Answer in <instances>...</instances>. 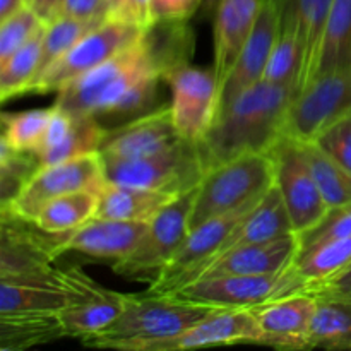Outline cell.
<instances>
[{"label": "cell", "mask_w": 351, "mask_h": 351, "mask_svg": "<svg viewBox=\"0 0 351 351\" xmlns=\"http://www.w3.org/2000/svg\"><path fill=\"white\" fill-rule=\"evenodd\" d=\"M163 77L151 62L143 38L57 91L55 105L72 115L125 119L153 112Z\"/></svg>", "instance_id": "1"}, {"label": "cell", "mask_w": 351, "mask_h": 351, "mask_svg": "<svg viewBox=\"0 0 351 351\" xmlns=\"http://www.w3.org/2000/svg\"><path fill=\"white\" fill-rule=\"evenodd\" d=\"M295 86L261 79L223 106L215 122L195 143L206 171L245 154L269 153L285 136Z\"/></svg>", "instance_id": "2"}, {"label": "cell", "mask_w": 351, "mask_h": 351, "mask_svg": "<svg viewBox=\"0 0 351 351\" xmlns=\"http://www.w3.org/2000/svg\"><path fill=\"white\" fill-rule=\"evenodd\" d=\"M215 308L218 307L185 302L171 295L123 293V308L119 317L81 341L89 348L143 351L151 343L182 335Z\"/></svg>", "instance_id": "3"}, {"label": "cell", "mask_w": 351, "mask_h": 351, "mask_svg": "<svg viewBox=\"0 0 351 351\" xmlns=\"http://www.w3.org/2000/svg\"><path fill=\"white\" fill-rule=\"evenodd\" d=\"M274 185L271 153L245 154L206 171L191 213V230L213 218L252 208Z\"/></svg>", "instance_id": "4"}, {"label": "cell", "mask_w": 351, "mask_h": 351, "mask_svg": "<svg viewBox=\"0 0 351 351\" xmlns=\"http://www.w3.org/2000/svg\"><path fill=\"white\" fill-rule=\"evenodd\" d=\"M101 161L106 182L167 192L171 195H182L192 191L204 177L197 147L191 141L151 156Z\"/></svg>", "instance_id": "5"}, {"label": "cell", "mask_w": 351, "mask_h": 351, "mask_svg": "<svg viewBox=\"0 0 351 351\" xmlns=\"http://www.w3.org/2000/svg\"><path fill=\"white\" fill-rule=\"evenodd\" d=\"M199 187V185H197ZM197 187L168 202L149 221L146 235L132 254L113 263V271L129 280L154 283L191 232V213Z\"/></svg>", "instance_id": "6"}, {"label": "cell", "mask_w": 351, "mask_h": 351, "mask_svg": "<svg viewBox=\"0 0 351 351\" xmlns=\"http://www.w3.org/2000/svg\"><path fill=\"white\" fill-rule=\"evenodd\" d=\"M300 280L291 266L273 274H230L199 278L178 288L171 297L223 308H254L276 298L302 293Z\"/></svg>", "instance_id": "7"}, {"label": "cell", "mask_w": 351, "mask_h": 351, "mask_svg": "<svg viewBox=\"0 0 351 351\" xmlns=\"http://www.w3.org/2000/svg\"><path fill=\"white\" fill-rule=\"evenodd\" d=\"M143 34L144 29L136 24L105 19L86 36H82L64 57L50 65L36 81L31 82L24 95H47L60 91L65 84L136 45L141 41Z\"/></svg>", "instance_id": "8"}, {"label": "cell", "mask_w": 351, "mask_h": 351, "mask_svg": "<svg viewBox=\"0 0 351 351\" xmlns=\"http://www.w3.org/2000/svg\"><path fill=\"white\" fill-rule=\"evenodd\" d=\"M106 177L99 153L84 154L74 160L41 167L27 180L23 191L2 211L12 213L24 221H33L40 209L60 195L77 191L98 192L105 187Z\"/></svg>", "instance_id": "9"}, {"label": "cell", "mask_w": 351, "mask_h": 351, "mask_svg": "<svg viewBox=\"0 0 351 351\" xmlns=\"http://www.w3.org/2000/svg\"><path fill=\"white\" fill-rule=\"evenodd\" d=\"M351 112V62L317 75L297 93L285 122V136L314 141L326 127Z\"/></svg>", "instance_id": "10"}, {"label": "cell", "mask_w": 351, "mask_h": 351, "mask_svg": "<svg viewBox=\"0 0 351 351\" xmlns=\"http://www.w3.org/2000/svg\"><path fill=\"white\" fill-rule=\"evenodd\" d=\"M269 153L274 161V184L280 189L293 232H304L328 213L329 206L315 184L300 141L283 136Z\"/></svg>", "instance_id": "11"}, {"label": "cell", "mask_w": 351, "mask_h": 351, "mask_svg": "<svg viewBox=\"0 0 351 351\" xmlns=\"http://www.w3.org/2000/svg\"><path fill=\"white\" fill-rule=\"evenodd\" d=\"M256 206H252V208H256ZM252 208L239 209V211L219 216V218H213L192 228L189 235L185 237L184 243L178 247L175 256L163 267L158 280L151 283L147 291L156 295H170L178 288L197 280L202 271L206 269V266L219 252L223 242L232 233L237 223Z\"/></svg>", "instance_id": "12"}, {"label": "cell", "mask_w": 351, "mask_h": 351, "mask_svg": "<svg viewBox=\"0 0 351 351\" xmlns=\"http://www.w3.org/2000/svg\"><path fill=\"white\" fill-rule=\"evenodd\" d=\"M165 82L171 89V117L184 139L199 143L218 112L219 84L215 69L187 64L170 72Z\"/></svg>", "instance_id": "13"}, {"label": "cell", "mask_w": 351, "mask_h": 351, "mask_svg": "<svg viewBox=\"0 0 351 351\" xmlns=\"http://www.w3.org/2000/svg\"><path fill=\"white\" fill-rule=\"evenodd\" d=\"M185 141L175 127L171 106L165 103L117 129H108L98 153L101 160H136L171 149Z\"/></svg>", "instance_id": "14"}, {"label": "cell", "mask_w": 351, "mask_h": 351, "mask_svg": "<svg viewBox=\"0 0 351 351\" xmlns=\"http://www.w3.org/2000/svg\"><path fill=\"white\" fill-rule=\"evenodd\" d=\"M225 345H263V331L252 308L218 307L182 335L151 343L143 351H182Z\"/></svg>", "instance_id": "15"}, {"label": "cell", "mask_w": 351, "mask_h": 351, "mask_svg": "<svg viewBox=\"0 0 351 351\" xmlns=\"http://www.w3.org/2000/svg\"><path fill=\"white\" fill-rule=\"evenodd\" d=\"M149 228V221L91 218L71 233L58 237L53 257L65 252H77L99 261L123 259L136 250Z\"/></svg>", "instance_id": "16"}, {"label": "cell", "mask_w": 351, "mask_h": 351, "mask_svg": "<svg viewBox=\"0 0 351 351\" xmlns=\"http://www.w3.org/2000/svg\"><path fill=\"white\" fill-rule=\"evenodd\" d=\"M280 36V9L276 0H261L256 24L233 65L232 72L219 86L218 112L235 96L261 81L274 43ZM216 112V113H218Z\"/></svg>", "instance_id": "17"}, {"label": "cell", "mask_w": 351, "mask_h": 351, "mask_svg": "<svg viewBox=\"0 0 351 351\" xmlns=\"http://www.w3.org/2000/svg\"><path fill=\"white\" fill-rule=\"evenodd\" d=\"M315 305L314 295L302 291L254 307L263 331V345L281 350H311L308 329Z\"/></svg>", "instance_id": "18"}, {"label": "cell", "mask_w": 351, "mask_h": 351, "mask_svg": "<svg viewBox=\"0 0 351 351\" xmlns=\"http://www.w3.org/2000/svg\"><path fill=\"white\" fill-rule=\"evenodd\" d=\"M280 9V31L297 36L302 50L297 93L315 79L319 47L332 0H276Z\"/></svg>", "instance_id": "19"}, {"label": "cell", "mask_w": 351, "mask_h": 351, "mask_svg": "<svg viewBox=\"0 0 351 351\" xmlns=\"http://www.w3.org/2000/svg\"><path fill=\"white\" fill-rule=\"evenodd\" d=\"M298 254V240L295 233L235 247L216 257L199 278L230 276V274H273L285 271L293 264ZM197 278V280H199Z\"/></svg>", "instance_id": "20"}, {"label": "cell", "mask_w": 351, "mask_h": 351, "mask_svg": "<svg viewBox=\"0 0 351 351\" xmlns=\"http://www.w3.org/2000/svg\"><path fill=\"white\" fill-rule=\"evenodd\" d=\"M261 9V0H219L215 10V69L221 86L232 72Z\"/></svg>", "instance_id": "21"}, {"label": "cell", "mask_w": 351, "mask_h": 351, "mask_svg": "<svg viewBox=\"0 0 351 351\" xmlns=\"http://www.w3.org/2000/svg\"><path fill=\"white\" fill-rule=\"evenodd\" d=\"M290 233H295L293 225H291L288 209L280 194V189L274 184L273 187L264 194V197L261 199L259 204H257L256 208L250 209V211L237 223L235 228L232 230V233H230V235L226 237L225 242H223L221 249L216 254V257L228 252V250L235 249V247L249 245V243L257 242H267V240L280 239V237L290 235Z\"/></svg>", "instance_id": "22"}, {"label": "cell", "mask_w": 351, "mask_h": 351, "mask_svg": "<svg viewBox=\"0 0 351 351\" xmlns=\"http://www.w3.org/2000/svg\"><path fill=\"white\" fill-rule=\"evenodd\" d=\"M143 43L151 62L165 81L170 72L191 64V58L194 57L195 36L189 21L160 19L144 29Z\"/></svg>", "instance_id": "23"}, {"label": "cell", "mask_w": 351, "mask_h": 351, "mask_svg": "<svg viewBox=\"0 0 351 351\" xmlns=\"http://www.w3.org/2000/svg\"><path fill=\"white\" fill-rule=\"evenodd\" d=\"M175 197L178 195L106 182L98 194L95 218L151 221Z\"/></svg>", "instance_id": "24"}, {"label": "cell", "mask_w": 351, "mask_h": 351, "mask_svg": "<svg viewBox=\"0 0 351 351\" xmlns=\"http://www.w3.org/2000/svg\"><path fill=\"white\" fill-rule=\"evenodd\" d=\"M67 338L60 312L0 314V350H26Z\"/></svg>", "instance_id": "25"}, {"label": "cell", "mask_w": 351, "mask_h": 351, "mask_svg": "<svg viewBox=\"0 0 351 351\" xmlns=\"http://www.w3.org/2000/svg\"><path fill=\"white\" fill-rule=\"evenodd\" d=\"M317 305L308 329V348L351 350V300L314 295Z\"/></svg>", "instance_id": "26"}, {"label": "cell", "mask_w": 351, "mask_h": 351, "mask_svg": "<svg viewBox=\"0 0 351 351\" xmlns=\"http://www.w3.org/2000/svg\"><path fill=\"white\" fill-rule=\"evenodd\" d=\"M123 308V293L101 288L86 300L75 302L60 312L67 338H86L112 324Z\"/></svg>", "instance_id": "27"}, {"label": "cell", "mask_w": 351, "mask_h": 351, "mask_svg": "<svg viewBox=\"0 0 351 351\" xmlns=\"http://www.w3.org/2000/svg\"><path fill=\"white\" fill-rule=\"evenodd\" d=\"M96 208H98V192H71L45 204L31 223L45 233L64 235L95 218Z\"/></svg>", "instance_id": "28"}, {"label": "cell", "mask_w": 351, "mask_h": 351, "mask_svg": "<svg viewBox=\"0 0 351 351\" xmlns=\"http://www.w3.org/2000/svg\"><path fill=\"white\" fill-rule=\"evenodd\" d=\"M75 302H79L75 295L60 288L0 281V314L62 312Z\"/></svg>", "instance_id": "29"}, {"label": "cell", "mask_w": 351, "mask_h": 351, "mask_svg": "<svg viewBox=\"0 0 351 351\" xmlns=\"http://www.w3.org/2000/svg\"><path fill=\"white\" fill-rule=\"evenodd\" d=\"M351 62V0H332L319 47L315 77Z\"/></svg>", "instance_id": "30"}, {"label": "cell", "mask_w": 351, "mask_h": 351, "mask_svg": "<svg viewBox=\"0 0 351 351\" xmlns=\"http://www.w3.org/2000/svg\"><path fill=\"white\" fill-rule=\"evenodd\" d=\"M319 191L329 208L351 202V171L326 153L315 141H300Z\"/></svg>", "instance_id": "31"}, {"label": "cell", "mask_w": 351, "mask_h": 351, "mask_svg": "<svg viewBox=\"0 0 351 351\" xmlns=\"http://www.w3.org/2000/svg\"><path fill=\"white\" fill-rule=\"evenodd\" d=\"M351 264V237L335 240L331 243L317 247L305 256L297 257L291 264V269L300 280L302 287L308 288L315 283L329 280Z\"/></svg>", "instance_id": "32"}, {"label": "cell", "mask_w": 351, "mask_h": 351, "mask_svg": "<svg viewBox=\"0 0 351 351\" xmlns=\"http://www.w3.org/2000/svg\"><path fill=\"white\" fill-rule=\"evenodd\" d=\"M47 26L41 27L31 40H27L19 50L14 51L5 62L0 64V99L2 101L23 95L27 84L36 75Z\"/></svg>", "instance_id": "33"}, {"label": "cell", "mask_w": 351, "mask_h": 351, "mask_svg": "<svg viewBox=\"0 0 351 351\" xmlns=\"http://www.w3.org/2000/svg\"><path fill=\"white\" fill-rule=\"evenodd\" d=\"M106 132L108 129L96 117L74 115V125H72L69 136L57 147L36 158L41 167H48V165L74 160V158L84 156V154L98 153Z\"/></svg>", "instance_id": "34"}, {"label": "cell", "mask_w": 351, "mask_h": 351, "mask_svg": "<svg viewBox=\"0 0 351 351\" xmlns=\"http://www.w3.org/2000/svg\"><path fill=\"white\" fill-rule=\"evenodd\" d=\"M98 24L99 23L74 19V17L69 16H60L58 19H55L53 23L48 24L47 31H45L43 43H41V53L40 62H38L36 75H34V79L31 82L36 81L50 65H53L58 58L64 57V55L67 53L82 36H86L89 31L95 29ZM24 91H26V89H24Z\"/></svg>", "instance_id": "35"}, {"label": "cell", "mask_w": 351, "mask_h": 351, "mask_svg": "<svg viewBox=\"0 0 351 351\" xmlns=\"http://www.w3.org/2000/svg\"><path fill=\"white\" fill-rule=\"evenodd\" d=\"M50 117L51 106L26 110L19 113H3L2 139L14 149L34 154L43 141Z\"/></svg>", "instance_id": "36"}, {"label": "cell", "mask_w": 351, "mask_h": 351, "mask_svg": "<svg viewBox=\"0 0 351 351\" xmlns=\"http://www.w3.org/2000/svg\"><path fill=\"white\" fill-rule=\"evenodd\" d=\"M41 168L36 154L17 151L0 139V187L2 206L9 204L19 195L24 185Z\"/></svg>", "instance_id": "37"}, {"label": "cell", "mask_w": 351, "mask_h": 351, "mask_svg": "<svg viewBox=\"0 0 351 351\" xmlns=\"http://www.w3.org/2000/svg\"><path fill=\"white\" fill-rule=\"evenodd\" d=\"M298 240L297 257L312 252L317 247L331 243L335 240L351 237V202L329 208L328 213L311 228L295 233Z\"/></svg>", "instance_id": "38"}, {"label": "cell", "mask_w": 351, "mask_h": 351, "mask_svg": "<svg viewBox=\"0 0 351 351\" xmlns=\"http://www.w3.org/2000/svg\"><path fill=\"white\" fill-rule=\"evenodd\" d=\"M302 50L297 36L288 31H280L273 51L267 60L263 79L276 84L295 86L297 89L298 74H300Z\"/></svg>", "instance_id": "39"}, {"label": "cell", "mask_w": 351, "mask_h": 351, "mask_svg": "<svg viewBox=\"0 0 351 351\" xmlns=\"http://www.w3.org/2000/svg\"><path fill=\"white\" fill-rule=\"evenodd\" d=\"M43 26L47 24L27 5H21L7 19L0 21V64L19 50Z\"/></svg>", "instance_id": "40"}, {"label": "cell", "mask_w": 351, "mask_h": 351, "mask_svg": "<svg viewBox=\"0 0 351 351\" xmlns=\"http://www.w3.org/2000/svg\"><path fill=\"white\" fill-rule=\"evenodd\" d=\"M314 141L326 153L331 154L338 163L351 171V112L345 113L336 122L326 127Z\"/></svg>", "instance_id": "41"}, {"label": "cell", "mask_w": 351, "mask_h": 351, "mask_svg": "<svg viewBox=\"0 0 351 351\" xmlns=\"http://www.w3.org/2000/svg\"><path fill=\"white\" fill-rule=\"evenodd\" d=\"M106 19L136 24L146 29L154 23L153 0H120L112 10H108Z\"/></svg>", "instance_id": "42"}, {"label": "cell", "mask_w": 351, "mask_h": 351, "mask_svg": "<svg viewBox=\"0 0 351 351\" xmlns=\"http://www.w3.org/2000/svg\"><path fill=\"white\" fill-rule=\"evenodd\" d=\"M106 0H64L62 7V16L93 23H103L106 19Z\"/></svg>", "instance_id": "43"}, {"label": "cell", "mask_w": 351, "mask_h": 351, "mask_svg": "<svg viewBox=\"0 0 351 351\" xmlns=\"http://www.w3.org/2000/svg\"><path fill=\"white\" fill-rule=\"evenodd\" d=\"M202 0H153L154 21L160 19H185L189 21L197 9Z\"/></svg>", "instance_id": "44"}, {"label": "cell", "mask_w": 351, "mask_h": 351, "mask_svg": "<svg viewBox=\"0 0 351 351\" xmlns=\"http://www.w3.org/2000/svg\"><path fill=\"white\" fill-rule=\"evenodd\" d=\"M305 293L329 295V297L351 300V264L345 271L336 274V276L329 278V280L322 281V283H315L312 287L305 288Z\"/></svg>", "instance_id": "45"}, {"label": "cell", "mask_w": 351, "mask_h": 351, "mask_svg": "<svg viewBox=\"0 0 351 351\" xmlns=\"http://www.w3.org/2000/svg\"><path fill=\"white\" fill-rule=\"evenodd\" d=\"M24 5L29 7L45 24H50L62 16L64 0H24Z\"/></svg>", "instance_id": "46"}, {"label": "cell", "mask_w": 351, "mask_h": 351, "mask_svg": "<svg viewBox=\"0 0 351 351\" xmlns=\"http://www.w3.org/2000/svg\"><path fill=\"white\" fill-rule=\"evenodd\" d=\"M21 5H24V0H0V21L7 19Z\"/></svg>", "instance_id": "47"}, {"label": "cell", "mask_w": 351, "mask_h": 351, "mask_svg": "<svg viewBox=\"0 0 351 351\" xmlns=\"http://www.w3.org/2000/svg\"><path fill=\"white\" fill-rule=\"evenodd\" d=\"M202 3H206V9L211 12V10H216V7H218L219 0H202Z\"/></svg>", "instance_id": "48"}, {"label": "cell", "mask_w": 351, "mask_h": 351, "mask_svg": "<svg viewBox=\"0 0 351 351\" xmlns=\"http://www.w3.org/2000/svg\"><path fill=\"white\" fill-rule=\"evenodd\" d=\"M119 2H120V0H106V7H108V10H112L113 7H115ZM106 14H108V12H106Z\"/></svg>", "instance_id": "49"}]
</instances>
